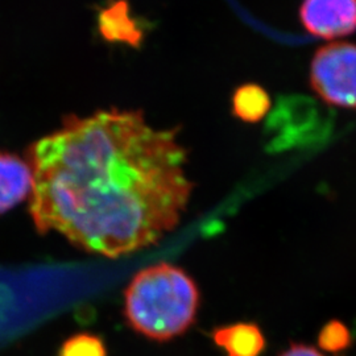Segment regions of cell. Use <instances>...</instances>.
Masks as SVG:
<instances>
[{
  "mask_svg": "<svg viewBox=\"0 0 356 356\" xmlns=\"http://www.w3.org/2000/svg\"><path fill=\"white\" fill-rule=\"evenodd\" d=\"M28 163L38 234L114 259L176 229L193 189L176 131L151 127L140 111L70 116L31 147Z\"/></svg>",
  "mask_w": 356,
  "mask_h": 356,
  "instance_id": "obj_1",
  "label": "cell"
},
{
  "mask_svg": "<svg viewBox=\"0 0 356 356\" xmlns=\"http://www.w3.org/2000/svg\"><path fill=\"white\" fill-rule=\"evenodd\" d=\"M200 289L182 268L160 263L139 270L124 292L129 326L144 337L164 342L194 323Z\"/></svg>",
  "mask_w": 356,
  "mask_h": 356,
  "instance_id": "obj_2",
  "label": "cell"
},
{
  "mask_svg": "<svg viewBox=\"0 0 356 356\" xmlns=\"http://www.w3.org/2000/svg\"><path fill=\"white\" fill-rule=\"evenodd\" d=\"M310 88L323 102L356 111V44L334 42L316 51Z\"/></svg>",
  "mask_w": 356,
  "mask_h": 356,
  "instance_id": "obj_3",
  "label": "cell"
},
{
  "mask_svg": "<svg viewBox=\"0 0 356 356\" xmlns=\"http://www.w3.org/2000/svg\"><path fill=\"white\" fill-rule=\"evenodd\" d=\"M300 20L306 32L323 40L356 32V0H304Z\"/></svg>",
  "mask_w": 356,
  "mask_h": 356,
  "instance_id": "obj_4",
  "label": "cell"
},
{
  "mask_svg": "<svg viewBox=\"0 0 356 356\" xmlns=\"http://www.w3.org/2000/svg\"><path fill=\"white\" fill-rule=\"evenodd\" d=\"M33 185V169L28 160L13 153L0 152V214L31 197Z\"/></svg>",
  "mask_w": 356,
  "mask_h": 356,
  "instance_id": "obj_5",
  "label": "cell"
},
{
  "mask_svg": "<svg viewBox=\"0 0 356 356\" xmlns=\"http://www.w3.org/2000/svg\"><path fill=\"white\" fill-rule=\"evenodd\" d=\"M211 338L226 356H260L267 347L263 331L252 322L216 327L211 332Z\"/></svg>",
  "mask_w": 356,
  "mask_h": 356,
  "instance_id": "obj_6",
  "label": "cell"
},
{
  "mask_svg": "<svg viewBox=\"0 0 356 356\" xmlns=\"http://www.w3.org/2000/svg\"><path fill=\"white\" fill-rule=\"evenodd\" d=\"M270 97L260 85L247 83L232 95V114L245 123L260 122L270 110Z\"/></svg>",
  "mask_w": 356,
  "mask_h": 356,
  "instance_id": "obj_7",
  "label": "cell"
},
{
  "mask_svg": "<svg viewBox=\"0 0 356 356\" xmlns=\"http://www.w3.org/2000/svg\"><path fill=\"white\" fill-rule=\"evenodd\" d=\"M60 356H107V351L99 337L89 332H81L70 337L63 344Z\"/></svg>",
  "mask_w": 356,
  "mask_h": 356,
  "instance_id": "obj_8",
  "label": "cell"
},
{
  "mask_svg": "<svg viewBox=\"0 0 356 356\" xmlns=\"http://www.w3.org/2000/svg\"><path fill=\"white\" fill-rule=\"evenodd\" d=\"M319 346L329 353H342L353 342L348 329L339 321H331L319 332Z\"/></svg>",
  "mask_w": 356,
  "mask_h": 356,
  "instance_id": "obj_9",
  "label": "cell"
},
{
  "mask_svg": "<svg viewBox=\"0 0 356 356\" xmlns=\"http://www.w3.org/2000/svg\"><path fill=\"white\" fill-rule=\"evenodd\" d=\"M279 356H325L319 353L317 348L307 346V344L294 343L291 344L288 350L281 353Z\"/></svg>",
  "mask_w": 356,
  "mask_h": 356,
  "instance_id": "obj_10",
  "label": "cell"
}]
</instances>
